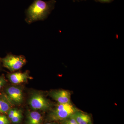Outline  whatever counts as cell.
<instances>
[{
    "label": "cell",
    "instance_id": "6da1fadb",
    "mask_svg": "<svg viewBox=\"0 0 124 124\" xmlns=\"http://www.w3.org/2000/svg\"><path fill=\"white\" fill-rule=\"evenodd\" d=\"M55 3V0H34L26 10V22L31 24L35 21L44 20L53 10Z\"/></svg>",
    "mask_w": 124,
    "mask_h": 124
},
{
    "label": "cell",
    "instance_id": "7a4b0ae2",
    "mask_svg": "<svg viewBox=\"0 0 124 124\" xmlns=\"http://www.w3.org/2000/svg\"><path fill=\"white\" fill-rule=\"evenodd\" d=\"M79 111L70 103L58 104L48 115L50 121H62Z\"/></svg>",
    "mask_w": 124,
    "mask_h": 124
},
{
    "label": "cell",
    "instance_id": "3957f363",
    "mask_svg": "<svg viewBox=\"0 0 124 124\" xmlns=\"http://www.w3.org/2000/svg\"><path fill=\"white\" fill-rule=\"evenodd\" d=\"M4 67L11 71L21 69L26 63V60L23 55L8 54L2 59Z\"/></svg>",
    "mask_w": 124,
    "mask_h": 124
},
{
    "label": "cell",
    "instance_id": "277c9868",
    "mask_svg": "<svg viewBox=\"0 0 124 124\" xmlns=\"http://www.w3.org/2000/svg\"><path fill=\"white\" fill-rule=\"evenodd\" d=\"M30 106L34 110H46L50 108L49 102L40 93L34 94L31 96L29 101Z\"/></svg>",
    "mask_w": 124,
    "mask_h": 124
},
{
    "label": "cell",
    "instance_id": "5b68a950",
    "mask_svg": "<svg viewBox=\"0 0 124 124\" xmlns=\"http://www.w3.org/2000/svg\"><path fill=\"white\" fill-rule=\"evenodd\" d=\"M49 95L59 104L70 103L71 93L68 90H60L51 91Z\"/></svg>",
    "mask_w": 124,
    "mask_h": 124
},
{
    "label": "cell",
    "instance_id": "8992f818",
    "mask_svg": "<svg viewBox=\"0 0 124 124\" xmlns=\"http://www.w3.org/2000/svg\"><path fill=\"white\" fill-rule=\"evenodd\" d=\"M6 93L9 100L14 103L19 104L22 102L23 95L20 89L15 86H10L6 89Z\"/></svg>",
    "mask_w": 124,
    "mask_h": 124
},
{
    "label": "cell",
    "instance_id": "52a82bcc",
    "mask_svg": "<svg viewBox=\"0 0 124 124\" xmlns=\"http://www.w3.org/2000/svg\"><path fill=\"white\" fill-rule=\"evenodd\" d=\"M8 78L12 83L15 84L26 82L28 79L31 78L27 72L23 73L18 72L11 73L9 74Z\"/></svg>",
    "mask_w": 124,
    "mask_h": 124
},
{
    "label": "cell",
    "instance_id": "ba28073f",
    "mask_svg": "<svg viewBox=\"0 0 124 124\" xmlns=\"http://www.w3.org/2000/svg\"><path fill=\"white\" fill-rule=\"evenodd\" d=\"M72 116L78 124H93L90 116L79 110L76 112Z\"/></svg>",
    "mask_w": 124,
    "mask_h": 124
},
{
    "label": "cell",
    "instance_id": "9c48e42d",
    "mask_svg": "<svg viewBox=\"0 0 124 124\" xmlns=\"http://www.w3.org/2000/svg\"><path fill=\"white\" fill-rule=\"evenodd\" d=\"M42 117L41 114L37 111L30 112L27 119V124H41Z\"/></svg>",
    "mask_w": 124,
    "mask_h": 124
},
{
    "label": "cell",
    "instance_id": "30bf717a",
    "mask_svg": "<svg viewBox=\"0 0 124 124\" xmlns=\"http://www.w3.org/2000/svg\"><path fill=\"white\" fill-rule=\"evenodd\" d=\"M10 107V104L6 98L0 97V114L7 113Z\"/></svg>",
    "mask_w": 124,
    "mask_h": 124
},
{
    "label": "cell",
    "instance_id": "8fae6325",
    "mask_svg": "<svg viewBox=\"0 0 124 124\" xmlns=\"http://www.w3.org/2000/svg\"><path fill=\"white\" fill-rule=\"evenodd\" d=\"M22 111L20 110H19L15 115L10 120L14 124H18L21 121L22 119Z\"/></svg>",
    "mask_w": 124,
    "mask_h": 124
},
{
    "label": "cell",
    "instance_id": "7c38bea8",
    "mask_svg": "<svg viewBox=\"0 0 124 124\" xmlns=\"http://www.w3.org/2000/svg\"><path fill=\"white\" fill-rule=\"evenodd\" d=\"M62 124H78L72 115L70 117L62 121Z\"/></svg>",
    "mask_w": 124,
    "mask_h": 124
},
{
    "label": "cell",
    "instance_id": "4fadbf2b",
    "mask_svg": "<svg viewBox=\"0 0 124 124\" xmlns=\"http://www.w3.org/2000/svg\"><path fill=\"white\" fill-rule=\"evenodd\" d=\"M0 124H10V122L5 116L0 114Z\"/></svg>",
    "mask_w": 124,
    "mask_h": 124
},
{
    "label": "cell",
    "instance_id": "5bb4252c",
    "mask_svg": "<svg viewBox=\"0 0 124 124\" xmlns=\"http://www.w3.org/2000/svg\"><path fill=\"white\" fill-rule=\"evenodd\" d=\"M19 110L16 108H10L9 110L8 113V117L10 119H11V118L14 117L15 115L18 112Z\"/></svg>",
    "mask_w": 124,
    "mask_h": 124
},
{
    "label": "cell",
    "instance_id": "9a60e30c",
    "mask_svg": "<svg viewBox=\"0 0 124 124\" xmlns=\"http://www.w3.org/2000/svg\"><path fill=\"white\" fill-rule=\"evenodd\" d=\"M6 83L5 80L4 78L0 77V89Z\"/></svg>",
    "mask_w": 124,
    "mask_h": 124
},
{
    "label": "cell",
    "instance_id": "2e32d148",
    "mask_svg": "<svg viewBox=\"0 0 124 124\" xmlns=\"http://www.w3.org/2000/svg\"><path fill=\"white\" fill-rule=\"evenodd\" d=\"M100 2H108L112 1V0H98Z\"/></svg>",
    "mask_w": 124,
    "mask_h": 124
},
{
    "label": "cell",
    "instance_id": "e0dca14e",
    "mask_svg": "<svg viewBox=\"0 0 124 124\" xmlns=\"http://www.w3.org/2000/svg\"><path fill=\"white\" fill-rule=\"evenodd\" d=\"M45 124H57L55 122H50V123H46Z\"/></svg>",
    "mask_w": 124,
    "mask_h": 124
}]
</instances>
